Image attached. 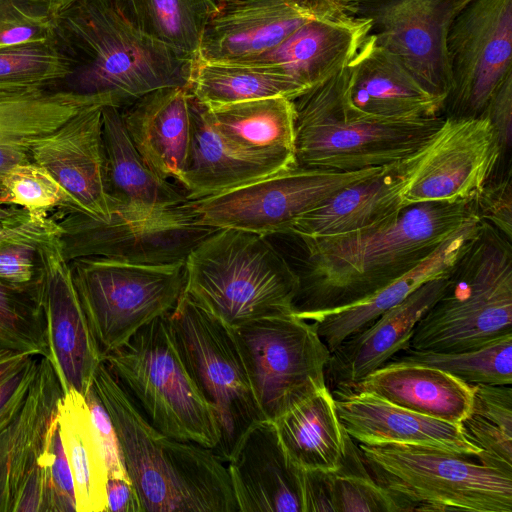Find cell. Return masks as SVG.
<instances>
[{"instance_id": "6da1fadb", "label": "cell", "mask_w": 512, "mask_h": 512, "mask_svg": "<svg viewBox=\"0 0 512 512\" xmlns=\"http://www.w3.org/2000/svg\"><path fill=\"white\" fill-rule=\"evenodd\" d=\"M477 216L475 198L425 202L370 227L299 238L305 256L294 268L299 278L294 314L311 321L364 299L419 265Z\"/></svg>"}, {"instance_id": "7a4b0ae2", "label": "cell", "mask_w": 512, "mask_h": 512, "mask_svg": "<svg viewBox=\"0 0 512 512\" xmlns=\"http://www.w3.org/2000/svg\"><path fill=\"white\" fill-rule=\"evenodd\" d=\"M54 39L72 61V92L124 107L163 87H188L194 59L133 27L113 0H76L55 14Z\"/></svg>"}, {"instance_id": "3957f363", "label": "cell", "mask_w": 512, "mask_h": 512, "mask_svg": "<svg viewBox=\"0 0 512 512\" xmlns=\"http://www.w3.org/2000/svg\"><path fill=\"white\" fill-rule=\"evenodd\" d=\"M92 386L115 427L144 512H239L227 466L210 449L154 428L104 362Z\"/></svg>"}, {"instance_id": "277c9868", "label": "cell", "mask_w": 512, "mask_h": 512, "mask_svg": "<svg viewBox=\"0 0 512 512\" xmlns=\"http://www.w3.org/2000/svg\"><path fill=\"white\" fill-rule=\"evenodd\" d=\"M346 67L293 99L296 164L341 172L381 167L423 148L444 116L380 117L346 97Z\"/></svg>"}, {"instance_id": "5b68a950", "label": "cell", "mask_w": 512, "mask_h": 512, "mask_svg": "<svg viewBox=\"0 0 512 512\" xmlns=\"http://www.w3.org/2000/svg\"><path fill=\"white\" fill-rule=\"evenodd\" d=\"M184 293L229 327L294 313V267L268 236L216 229L185 260Z\"/></svg>"}, {"instance_id": "8992f818", "label": "cell", "mask_w": 512, "mask_h": 512, "mask_svg": "<svg viewBox=\"0 0 512 512\" xmlns=\"http://www.w3.org/2000/svg\"><path fill=\"white\" fill-rule=\"evenodd\" d=\"M511 243L482 221L450 271L445 291L416 323L411 348L458 352L512 334Z\"/></svg>"}, {"instance_id": "52a82bcc", "label": "cell", "mask_w": 512, "mask_h": 512, "mask_svg": "<svg viewBox=\"0 0 512 512\" xmlns=\"http://www.w3.org/2000/svg\"><path fill=\"white\" fill-rule=\"evenodd\" d=\"M375 481L401 512H512V472L476 455L402 443H357Z\"/></svg>"}, {"instance_id": "ba28073f", "label": "cell", "mask_w": 512, "mask_h": 512, "mask_svg": "<svg viewBox=\"0 0 512 512\" xmlns=\"http://www.w3.org/2000/svg\"><path fill=\"white\" fill-rule=\"evenodd\" d=\"M103 362L154 428L210 450L216 447L220 434L213 409L183 363L167 315L141 327Z\"/></svg>"}, {"instance_id": "9c48e42d", "label": "cell", "mask_w": 512, "mask_h": 512, "mask_svg": "<svg viewBox=\"0 0 512 512\" xmlns=\"http://www.w3.org/2000/svg\"><path fill=\"white\" fill-rule=\"evenodd\" d=\"M91 332L104 357L181 299L185 261L143 264L90 256L68 262Z\"/></svg>"}, {"instance_id": "30bf717a", "label": "cell", "mask_w": 512, "mask_h": 512, "mask_svg": "<svg viewBox=\"0 0 512 512\" xmlns=\"http://www.w3.org/2000/svg\"><path fill=\"white\" fill-rule=\"evenodd\" d=\"M167 318L183 363L217 420L220 437L211 451L227 463L246 431L266 420L255 401L231 327L185 293Z\"/></svg>"}, {"instance_id": "8fae6325", "label": "cell", "mask_w": 512, "mask_h": 512, "mask_svg": "<svg viewBox=\"0 0 512 512\" xmlns=\"http://www.w3.org/2000/svg\"><path fill=\"white\" fill-rule=\"evenodd\" d=\"M263 417L275 421L327 387L330 351L314 324L294 313L231 327Z\"/></svg>"}, {"instance_id": "7c38bea8", "label": "cell", "mask_w": 512, "mask_h": 512, "mask_svg": "<svg viewBox=\"0 0 512 512\" xmlns=\"http://www.w3.org/2000/svg\"><path fill=\"white\" fill-rule=\"evenodd\" d=\"M55 211L59 242L68 262L90 256L143 264L185 261L216 230L198 222L192 200L147 217L113 213L106 221L74 206Z\"/></svg>"}, {"instance_id": "4fadbf2b", "label": "cell", "mask_w": 512, "mask_h": 512, "mask_svg": "<svg viewBox=\"0 0 512 512\" xmlns=\"http://www.w3.org/2000/svg\"><path fill=\"white\" fill-rule=\"evenodd\" d=\"M383 167L341 172L295 165L230 191L192 201L201 225L264 236L288 234L300 216Z\"/></svg>"}, {"instance_id": "5bb4252c", "label": "cell", "mask_w": 512, "mask_h": 512, "mask_svg": "<svg viewBox=\"0 0 512 512\" xmlns=\"http://www.w3.org/2000/svg\"><path fill=\"white\" fill-rule=\"evenodd\" d=\"M445 117H481L512 74V0H470L448 32Z\"/></svg>"}, {"instance_id": "9a60e30c", "label": "cell", "mask_w": 512, "mask_h": 512, "mask_svg": "<svg viewBox=\"0 0 512 512\" xmlns=\"http://www.w3.org/2000/svg\"><path fill=\"white\" fill-rule=\"evenodd\" d=\"M469 1L355 0L344 6L349 14L369 19L377 43L428 92L445 101L451 86L447 36Z\"/></svg>"}, {"instance_id": "2e32d148", "label": "cell", "mask_w": 512, "mask_h": 512, "mask_svg": "<svg viewBox=\"0 0 512 512\" xmlns=\"http://www.w3.org/2000/svg\"><path fill=\"white\" fill-rule=\"evenodd\" d=\"M501 157L498 139L486 116H444L401 192V203L407 207L473 199Z\"/></svg>"}, {"instance_id": "e0dca14e", "label": "cell", "mask_w": 512, "mask_h": 512, "mask_svg": "<svg viewBox=\"0 0 512 512\" xmlns=\"http://www.w3.org/2000/svg\"><path fill=\"white\" fill-rule=\"evenodd\" d=\"M58 237L38 246L34 288L46 324L48 359L63 393L73 389L85 396L103 357Z\"/></svg>"}, {"instance_id": "ac0fdd59", "label": "cell", "mask_w": 512, "mask_h": 512, "mask_svg": "<svg viewBox=\"0 0 512 512\" xmlns=\"http://www.w3.org/2000/svg\"><path fill=\"white\" fill-rule=\"evenodd\" d=\"M345 10L336 0H218L194 60L252 58L272 50L305 23Z\"/></svg>"}, {"instance_id": "d6986e66", "label": "cell", "mask_w": 512, "mask_h": 512, "mask_svg": "<svg viewBox=\"0 0 512 512\" xmlns=\"http://www.w3.org/2000/svg\"><path fill=\"white\" fill-rule=\"evenodd\" d=\"M62 396L50 360L41 356L28 389L0 414V512H15L26 483L46 466Z\"/></svg>"}, {"instance_id": "ffe728a7", "label": "cell", "mask_w": 512, "mask_h": 512, "mask_svg": "<svg viewBox=\"0 0 512 512\" xmlns=\"http://www.w3.org/2000/svg\"><path fill=\"white\" fill-rule=\"evenodd\" d=\"M91 104L73 115L31 149V161L43 166L85 214L109 220L112 204L106 188L102 110Z\"/></svg>"}, {"instance_id": "44dd1931", "label": "cell", "mask_w": 512, "mask_h": 512, "mask_svg": "<svg viewBox=\"0 0 512 512\" xmlns=\"http://www.w3.org/2000/svg\"><path fill=\"white\" fill-rule=\"evenodd\" d=\"M370 30L369 19L351 15L345 10L305 23L264 54L230 63L275 69L305 93L344 69Z\"/></svg>"}, {"instance_id": "7402d4cb", "label": "cell", "mask_w": 512, "mask_h": 512, "mask_svg": "<svg viewBox=\"0 0 512 512\" xmlns=\"http://www.w3.org/2000/svg\"><path fill=\"white\" fill-rule=\"evenodd\" d=\"M227 469L239 512H303L302 469L286 455L273 421L246 431Z\"/></svg>"}, {"instance_id": "603a6c76", "label": "cell", "mask_w": 512, "mask_h": 512, "mask_svg": "<svg viewBox=\"0 0 512 512\" xmlns=\"http://www.w3.org/2000/svg\"><path fill=\"white\" fill-rule=\"evenodd\" d=\"M449 273L427 281L401 303L344 339L330 353L326 365L329 390L363 379L409 348L416 323L445 291Z\"/></svg>"}, {"instance_id": "cb8c5ba5", "label": "cell", "mask_w": 512, "mask_h": 512, "mask_svg": "<svg viewBox=\"0 0 512 512\" xmlns=\"http://www.w3.org/2000/svg\"><path fill=\"white\" fill-rule=\"evenodd\" d=\"M330 391L340 423L356 443H402L467 455L480 453L466 438L460 423L431 418L370 393L344 388Z\"/></svg>"}, {"instance_id": "d4e9b609", "label": "cell", "mask_w": 512, "mask_h": 512, "mask_svg": "<svg viewBox=\"0 0 512 512\" xmlns=\"http://www.w3.org/2000/svg\"><path fill=\"white\" fill-rule=\"evenodd\" d=\"M425 146L338 191L320 206L300 216L288 234L297 238L343 234L373 226L398 214L405 208L401 203V192L421 160Z\"/></svg>"}, {"instance_id": "484cf974", "label": "cell", "mask_w": 512, "mask_h": 512, "mask_svg": "<svg viewBox=\"0 0 512 512\" xmlns=\"http://www.w3.org/2000/svg\"><path fill=\"white\" fill-rule=\"evenodd\" d=\"M345 92L353 107L380 117L436 116L445 103L370 33L346 66Z\"/></svg>"}, {"instance_id": "4316f807", "label": "cell", "mask_w": 512, "mask_h": 512, "mask_svg": "<svg viewBox=\"0 0 512 512\" xmlns=\"http://www.w3.org/2000/svg\"><path fill=\"white\" fill-rule=\"evenodd\" d=\"M193 101L187 87H163L120 108L136 149L163 179L181 180L191 140Z\"/></svg>"}, {"instance_id": "83f0119b", "label": "cell", "mask_w": 512, "mask_h": 512, "mask_svg": "<svg viewBox=\"0 0 512 512\" xmlns=\"http://www.w3.org/2000/svg\"><path fill=\"white\" fill-rule=\"evenodd\" d=\"M102 122L106 188L113 213L147 217L189 201L180 186L148 167L125 128L119 107L104 106Z\"/></svg>"}, {"instance_id": "f1b7e54d", "label": "cell", "mask_w": 512, "mask_h": 512, "mask_svg": "<svg viewBox=\"0 0 512 512\" xmlns=\"http://www.w3.org/2000/svg\"><path fill=\"white\" fill-rule=\"evenodd\" d=\"M339 388L370 393L407 410L451 423H460L470 413L474 392L473 384L441 369L394 362Z\"/></svg>"}, {"instance_id": "f546056e", "label": "cell", "mask_w": 512, "mask_h": 512, "mask_svg": "<svg viewBox=\"0 0 512 512\" xmlns=\"http://www.w3.org/2000/svg\"><path fill=\"white\" fill-rule=\"evenodd\" d=\"M481 224L478 216L472 218L424 261L394 282L356 303L314 317L311 322L330 353L344 339L401 303L421 285L447 275L468 248Z\"/></svg>"}, {"instance_id": "4dcf8cb0", "label": "cell", "mask_w": 512, "mask_h": 512, "mask_svg": "<svg viewBox=\"0 0 512 512\" xmlns=\"http://www.w3.org/2000/svg\"><path fill=\"white\" fill-rule=\"evenodd\" d=\"M202 107L211 126L236 151L280 169L297 165L292 100L270 97Z\"/></svg>"}, {"instance_id": "1f68e13d", "label": "cell", "mask_w": 512, "mask_h": 512, "mask_svg": "<svg viewBox=\"0 0 512 512\" xmlns=\"http://www.w3.org/2000/svg\"><path fill=\"white\" fill-rule=\"evenodd\" d=\"M109 105L102 98L67 89L0 91V179L16 164L31 161V149L82 108Z\"/></svg>"}, {"instance_id": "d6a6232c", "label": "cell", "mask_w": 512, "mask_h": 512, "mask_svg": "<svg viewBox=\"0 0 512 512\" xmlns=\"http://www.w3.org/2000/svg\"><path fill=\"white\" fill-rule=\"evenodd\" d=\"M281 170L284 169L229 146L206 119L202 105L194 99L189 151L179 181L189 200L218 195Z\"/></svg>"}, {"instance_id": "836d02e7", "label": "cell", "mask_w": 512, "mask_h": 512, "mask_svg": "<svg viewBox=\"0 0 512 512\" xmlns=\"http://www.w3.org/2000/svg\"><path fill=\"white\" fill-rule=\"evenodd\" d=\"M283 449L301 469L334 471L343 454L344 428L328 387L274 421Z\"/></svg>"}, {"instance_id": "e575fe53", "label": "cell", "mask_w": 512, "mask_h": 512, "mask_svg": "<svg viewBox=\"0 0 512 512\" xmlns=\"http://www.w3.org/2000/svg\"><path fill=\"white\" fill-rule=\"evenodd\" d=\"M57 422L73 476L76 512H106L107 468L85 396L73 389L63 393Z\"/></svg>"}, {"instance_id": "d590c367", "label": "cell", "mask_w": 512, "mask_h": 512, "mask_svg": "<svg viewBox=\"0 0 512 512\" xmlns=\"http://www.w3.org/2000/svg\"><path fill=\"white\" fill-rule=\"evenodd\" d=\"M187 88L206 108L270 97L293 100L304 93L289 77L269 67L197 60Z\"/></svg>"}, {"instance_id": "8d00e7d4", "label": "cell", "mask_w": 512, "mask_h": 512, "mask_svg": "<svg viewBox=\"0 0 512 512\" xmlns=\"http://www.w3.org/2000/svg\"><path fill=\"white\" fill-rule=\"evenodd\" d=\"M137 30L195 59L204 31L218 10V0H113Z\"/></svg>"}, {"instance_id": "74e56055", "label": "cell", "mask_w": 512, "mask_h": 512, "mask_svg": "<svg viewBox=\"0 0 512 512\" xmlns=\"http://www.w3.org/2000/svg\"><path fill=\"white\" fill-rule=\"evenodd\" d=\"M389 362L435 367L469 384L511 385L512 334L479 348L458 352L422 351L409 347Z\"/></svg>"}, {"instance_id": "f35d334b", "label": "cell", "mask_w": 512, "mask_h": 512, "mask_svg": "<svg viewBox=\"0 0 512 512\" xmlns=\"http://www.w3.org/2000/svg\"><path fill=\"white\" fill-rule=\"evenodd\" d=\"M71 72L72 61L54 37L0 47V91L48 88Z\"/></svg>"}, {"instance_id": "ab89813d", "label": "cell", "mask_w": 512, "mask_h": 512, "mask_svg": "<svg viewBox=\"0 0 512 512\" xmlns=\"http://www.w3.org/2000/svg\"><path fill=\"white\" fill-rule=\"evenodd\" d=\"M328 474L334 512H401L395 500L375 481L358 444L345 429L340 464Z\"/></svg>"}, {"instance_id": "60d3db41", "label": "cell", "mask_w": 512, "mask_h": 512, "mask_svg": "<svg viewBox=\"0 0 512 512\" xmlns=\"http://www.w3.org/2000/svg\"><path fill=\"white\" fill-rule=\"evenodd\" d=\"M48 358L46 324L34 283L19 290L0 284V350Z\"/></svg>"}, {"instance_id": "b9f144b4", "label": "cell", "mask_w": 512, "mask_h": 512, "mask_svg": "<svg viewBox=\"0 0 512 512\" xmlns=\"http://www.w3.org/2000/svg\"><path fill=\"white\" fill-rule=\"evenodd\" d=\"M0 189L1 204L14 205L33 214H49L65 206L76 207L60 183L33 161L16 164L6 171L0 179Z\"/></svg>"}, {"instance_id": "7bdbcfd3", "label": "cell", "mask_w": 512, "mask_h": 512, "mask_svg": "<svg viewBox=\"0 0 512 512\" xmlns=\"http://www.w3.org/2000/svg\"><path fill=\"white\" fill-rule=\"evenodd\" d=\"M54 20L44 0H0V47L52 39Z\"/></svg>"}, {"instance_id": "ee69618b", "label": "cell", "mask_w": 512, "mask_h": 512, "mask_svg": "<svg viewBox=\"0 0 512 512\" xmlns=\"http://www.w3.org/2000/svg\"><path fill=\"white\" fill-rule=\"evenodd\" d=\"M60 233L53 215L33 214L14 205L0 204V242L24 239L42 244Z\"/></svg>"}, {"instance_id": "f6af8a7d", "label": "cell", "mask_w": 512, "mask_h": 512, "mask_svg": "<svg viewBox=\"0 0 512 512\" xmlns=\"http://www.w3.org/2000/svg\"><path fill=\"white\" fill-rule=\"evenodd\" d=\"M478 217L512 239L511 169L497 179L486 181L475 197Z\"/></svg>"}, {"instance_id": "bcb514c9", "label": "cell", "mask_w": 512, "mask_h": 512, "mask_svg": "<svg viewBox=\"0 0 512 512\" xmlns=\"http://www.w3.org/2000/svg\"><path fill=\"white\" fill-rule=\"evenodd\" d=\"M40 243L14 239L0 242V284L27 290L36 275L37 249Z\"/></svg>"}, {"instance_id": "7dc6e473", "label": "cell", "mask_w": 512, "mask_h": 512, "mask_svg": "<svg viewBox=\"0 0 512 512\" xmlns=\"http://www.w3.org/2000/svg\"><path fill=\"white\" fill-rule=\"evenodd\" d=\"M48 471L52 512H76L74 481L61 441L58 422L48 444Z\"/></svg>"}, {"instance_id": "c3c4849f", "label": "cell", "mask_w": 512, "mask_h": 512, "mask_svg": "<svg viewBox=\"0 0 512 512\" xmlns=\"http://www.w3.org/2000/svg\"><path fill=\"white\" fill-rule=\"evenodd\" d=\"M93 425L100 441L108 478L129 477L124 466L120 443L112 420L93 386L85 395Z\"/></svg>"}, {"instance_id": "681fc988", "label": "cell", "mask_w": 512, "mask_h": 512, "mask_svg": "<svg viewBox=\"0 0 512 512\" xmlns=\"http://www.w3.org/2000/svg\"><path fill=\"white\" fill-rule=\"evenodd\" d=\"M470 412L480 415L512 436L511 385L473 384Z\"/></svg>"}, {"instance_id": "f907efd6", "label": "cell", "mask_w": 512, "mask_h": 512, "mask_svg": "<svg viewBox=\"0 0 512 512\" xmlns=\"http://www.w3.org/2000/svg\"><path fill=\"white\" fill-rule=\"evenodd\" d=\"M483 116L488 118L503 155L512 139V74L493 93Z\"/></svg>"}, {"instance_id": "816d5d0a", "label": "cell", "mask_w": 512, "mask_h": 512, "mask_svg": "<svg viewBox=\"0 0 512 512\" xmlns=\"http://www.w3.org/2000/svg\"><path fill=\"white\" fill-rule=\"evenodd\" d=\"M301 484L303 512H334L328 472L302 469Z\"/></svg>"}, {"instance_id": "f5cc1de1", "label": "cell", "mask_w": 512, "mask_h": 512, "mask_svg": "<svg viewBox=\"0 0 512 512\" xmlns=\"http://www.w3.org/2000/svg\"><path fill=\"white\" fill-rule=\"evenodd\" d=\"M106 495V512H144L138 493L129 477L107 478Z\"/></svg>"}, {"instance_id": "db71d44e", "label": "cell", "mask_w": 512, "mask_h": 512, "mask_svg": "<svg viewBox=\"0 0 512 512\" xmlns=\"http://www.w3.org/2000/svg\"><path fill=\"white\" fill-rule=\"evenodd\" d=\"M41 356H32L0 384V414L29 387L38 370Z\"/></svg>"}, {"instance_id": "11a10c76", "label": "cell", "mask_w": 512, "mask_h": 512, "mask_svg": "<svg viewBox=\"0 0 512 512\" xmlns=\"http://www.w3.org/2000/svg\"><path fill=\"white\" fill-rule=\"evenodd\" d=\"M32 356L37 355H31L14 350H0V384Z\"/></svg>"}, {"instance_id": "9f6ffc18", "label": "cell", "mask_w": 512, "mask_h": 512, "mask_svg": "<svg viewBox=\"0 0 512 512\" xmlns=\"http://www.w3.org/2000/svg\"><path fill=\"white\" fill-rule=\"evenodd\" d=\"M48 5L51 12L55 15L60 10L71 4L76 0H44Z\"/></svg>"}, {"instance_id": "6f0895ef", "label": "cell", "mask_w": 512, "mask_h": 512, "mask_svg": "<svg viewBox=\"0 0 512 512\" xmlns=\"http://www.w3.org/2000/svg\"><path fill=\"white\" fill-rule=\"evenodd\" d=\"M336 1H338L339 3H341V4H343V5H344V4H346V3H349V2H351V1H355V0H336Z\"/></svg>"}, {"instance_id": "680465c9", "label": "cell", "mask_w": 512, "mask_h": 512, "mask_svg": "<svg viewBox=\"0 0 512 512\" xmlns=\"http://www.w3.org/2000/svg\"><path fill=\"white\" fill-rule=\"evenodd\" d=\"M0 195H1V189H0ZM1 204V203H0Z\"/></svg>"}]
</instances>
